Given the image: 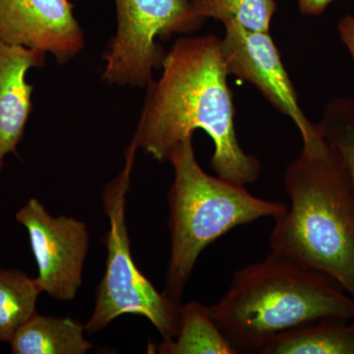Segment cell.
Listing matches in <instances>:
<instances>
[{"instance_id":"9c48e42d","label":"cell","mask_w":354,"mask_h":354,"mask_svg":"<svg viewBox=\"0 0 354 354\" xmlns=\"http://www.w3.org/2000/svg\"><path fill=\"white\" fill-rule=\"evenodd\" d=\"M0 41L46 51L60 65L85 46L69 0H0Z\"/></svg>"},{"instance_id":"5b68a950","label":"cell","mask_w":354,"mask_h":354,"mask_svg":"<svg viewBox=\"0 0 354 354\" xmlns=\"http://www.w3.org/2000/svg\"><path fill=\"white\" fill-rule=\"evenodd\" d=\"M138 148L133 142L125 151L122 171L102 191L104 211L109 230L104 242L108 250L106 272L97 286L94 312L85 326L88 335L104 330L124 314L145 317L162 335V341L176 337L181 305L158 292L142 274L130 248L127 223V196Z\"/></svg>"},{"instance_id":"8992f818","label":"cell","mask_w":354,"mask_h":354,"mask_svg":"<svg viewBox=\"0 0 354 354\" xmlns=\"http://www.w3.org/2000/svg\"><path fill=\"white\" fill-rule=\"evenodd\" d=\"M118 29L102 60V80L111 85L147 88L167 51L158 43L172 35L201 29L197 0H114Z\"/></svg>"},{"instance_id":"ba28073f","label":"cell","mask_w":354,"mask_h":354,"mask_svg":"<svg viewBox=\"0 0 354 354\" xmlns=\"http://www.w3.org/2000/svg\"><path fill=\"white\" fill-rule=\"evenodd\" d=\"M221 53L228 75L250 83L267 101L297 125L304 146L323 139L318 124L311 122L300 106L298 95L270 32H249L225 26Z\"/></svg>"},{"instance_id":"e0dca14e","label":"cell","mask_w":354,"mask_h":354,"mask_svg":"<svg viewBox=\"0 0 354 354\" xmlns=\"http://www.w3.org/2000/svg\"><path fill=\"white\" fill-rule=\"evenodd\" d=\"M337 29H339V38L348 48L354 62V16L348 14L342 17L337 25Z\"/></svg>"},{"instance_id":"52a82bcc","label":"cell","mask_w":354,"mask_h":354,"mask_svg":"<svg viewBox=\"0 0 354 354\" xmlns=\"http://www.w3.org/2000/svg\"><path fill=\"white\" fill-rule=\"evenodd\" d=\"M16 221L29 234L41 291L62 301L75 298L88 249L86 223L72 216H51L36 198L17 212Z\"/></svg>"},{"instance_id":"ac0fdd59","label":"cell","mask_w":354,"mask_h":354,"mask_svg":"<svg viewBox=\"0 0 354 354\" xmlns=\"http://www.w3.org/2000/svg\"><path fill=\"white\" fill-rule=\"evenodd\" d=\"M333 1L335 0H297L298 9L302 15H322Z\"/></svg>"},{"instance_id":"9a60e30c","label":"cell","mask_w":354,"mask_h":354,"mask_svg":"<svg viewBox=\"0 0 354 354\" xmlns=\"http://www.w3.org/2000/svg\"><path fill=\"white\" fill-rule=\"evenodd\" d=\"M197 8L205 19L213 18L223 26H236L249 32H270L276 0H197Z\"/></svg>"},{"instance_id":"7a4b0ae2","label":"cell","mask_w":354,"mask_h":354,"mask_svg":"<svg viewBox=\"0 0 354 354\" xmlns=\"http://www.w3.org/2000/svg\"><path fill=\"white\" fill-rule=\"evenodd\" d=\"M209 313L236 354H261L281 335L310 324L354 320V300L323 272L271 251L235 272Z\"/></svg>"},{"instance_id":"7c38bea8","label":"cell","mask_w":354,"mask_h":354,"mask_svg":"<svg viewBox=\"0 0 354 354\" xmlns=\"http://www.w3.org/2000/svg\"><path fill=\"white\" fill-rule=\"evenodd\" d=\"M261 354H354V320L324 319L279 337Z\"/></svg>"},{"instance_id":"6da1fadb","label":"cell","mask_w":354,"mask_h":354,"mask_svg":"<svg viewBox=\"0 0 354 354\" xmlns=\"http://www.w3.org/2000/svg\"><path fill=\"white\" fill-rule=\"evenodd\" d=\"M162 68L160 78L147 87L133 143L167 162L181 140L202 129L215 146L209 165L216 176L243 186L255 183L262 167L237 138L221 39L214 35L178 39Z\"/></svg>"},{"instance_id":"8fae6325","label":"cell","mask_w":354,"mask_h":354,"mask_svg":"<svg viewBox=\"0 0 354 354\" xmlns=\"http://www.w3.org/2000/svg\"><path fill=\"white\" fill-rule=\"evenodd\" d=\"M85 326L72 318L38 313L18 330L11 344L14 354H85L92 349Z\"/></svg>"},{"instance_id":"277c9868","label":"cell","mask_w":354,"mask_h":354,"mask_svg":"<svg viewBox=\"0 0 354 354\" xmlns=\"http://www.w3.org/2000/svg\"><path fill=\"white\" fill-rule=\"evenodd\" d=\"M193 136L171 151L174 179L167 195L171 257L164 293L181 305L183 291L200 254L239 225L278 216L286 204L254 196L245 186L209 176L198 162Z\"/></svg>"},{"instance_id":"30bf717a","label":"cell","mask_w":354,"mask_h":354,"mask_svg":"<svg viewBox=\"0 0 354 354\" xmlns=\"http://www.w3.org/2000/svg\"><path fill=\"white\" fill-rule=\"evenodd\" d=\"M46 51L0 41V171L4 158L17 153L32 109L34 86L28 71L43 67Z\"/></svg>"},{"instance_id":"2e32d148","label":"cell","mask_w":354,"mask_h":354,"mask_svg":"<svg viewBox=\"0 0 354 354\" xmlns=\"http://www.w3.org/2000/svg\"><path fill=\"white\" fill-rule=\"evenodd\" d=\"M317 124L325 141L341 156L354 194V99H333Z\"/></svg>"},{"instance_id":"3957f363","label":"cell","mask_w":354,"mask_h":354,"mask_svg":"<svg viewBox=\"0 0 354 354\" xmlns=\"http://www.w3.org/2000/svg\"><path fill=\"white\" fill-rule=\"evenodd\" d=\"M290 206L274 216L271 251L323 272L354 300V194L339 153L321 140L286 167Z\"/></svg>"},{"instance_id":"5bb4252c","label":"cell","mask_w":354,"mask_h":354,"mask_svg":"<svg viewBox=\"0 0 354 354\" xmlns=\"http://www.w3.org/2000/svg\"><path fill=\"white\" fill-rule=\"evenodd\" d=\"M41 292L36 279L20 270L0 267V342H10L18 330L36 315Z\"/></svg>"},{"instance_id":"4fadbf2b","label":"cell","mask_w":354,"mask_h":354,"mask_svg":"<svg viewBox=\"0 0 354 354\" xmlns=\"http://www.w3.org/2000/svg\"><path fill=\"white\" fill-rule=\"evenodd\" d=\"M162 354H236L209 313L199 301L181 305L176 337L157 346Z\"/></svg>"}]
</instances>
